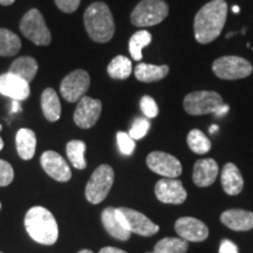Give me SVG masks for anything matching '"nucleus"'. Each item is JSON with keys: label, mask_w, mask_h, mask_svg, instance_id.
<instances>
[{"label": "nucleus", "mask_w": 253, "mask_h": 253, "mask_svg": "<svg viewBox=\"0 0 253 253\" xmlns=\"http://www.w3.org/2000/svg\"><path fill=\"white\" fill-rule=\"evenodd\" d=\"M225 0H212L197 12L194 21L195 39L199 43H210L221 34L226 23Z\"/></svg>", "instance_id": "nucleus-1"}, {"label": "nucleus", "mask_w": 253, "mask_h": 253, "mask_svg": "<svg viewBox=\"0 0 253 253\" xmlns=\"http://www.w3.org/2000/svg\"><path fill=\"white\" fill-rule=\"evenodd\" d=\"M25 229L31 238L39 244L53 245L58 240L59 229L55 217L42 207H33L27 211Z\"/></svg>", "instance_id": "nucleus-2"}, {"label": "nucleus", "mask_w": 253, "mask_h": 253, "mask_svg": "<svg viewBox=\"0 0 253 253\" xmlns=\"http://www.w3.org/2000/svg\"><path fill=\"white\" fill-rule=\"evenodd\" d=\"M84 27L95 42L104 43L112 40L115 33V23L108 5L97 1L88 6L84 14Z\"/></svg>", "instance_id": "nucleus-3"}, {"label": "nucleus", "mask_w": 253, "mask_h": 253, "mask_svg": "<svg viewBox=\"0 0 253 253\" xmlns=\"http://www.w3.org/2000/svg\"><path fill=\"white\" fill-rule=\"evenodd\" d=\"M169 14V6L163 0H142L131 12V24L137 27H149L162 23Z\"/></svg>", "instance_id": "nucleus-4"}, {"label": "nucleus", "mask_w": 253, "mask_h": 253, "mask_svg": "<svg viewBox=\"0 0 253 253\" xmlns=\"http://www.w3.org/2000/svg\"><path fill=\"white\" fill-rule=\"evenodd\" d=\"M114 184V170L108 164L99 166L91 173L84 195L91 204H100L108 196Z\"/></svg>", "instance_id": "nucleus-5"}, {"label": "nucleus", "mask_w": 253, "mask_h": 253, "mask_svg": "<svg viewBox=\"0 0 253 253\" xmlns=\"http://www.w3.org/2000/svg\"><path fill=\"white\" fill-rule=\"evenodd\" d=\"M224 104L223 97L212 90L192 91L186 95L183 101V107L189 115L199 116L207 114H216Z\"/></svg>", "instance_id": "nucleus-6"}, {"label": "nucleus", "mask_w": 253, "mask_h": 253, "mask_svg": "<svg viewBox=\"0 0 253 253\" xmlns=\"http://www.w3.org/2000/svg\"><path fill=\"white\" fill-rule=\"evenodd\" d=\"M212 72L221 80H239L252 74L253 66L242 56L226 55L214 60Z\"/></svg>", "instance_id": "nucleus-7"}, {"label": "nucleus", "mask_w": 253, "mask_h": 253, "mask_svg": "<svg viewBox=\"0 0 253 253\" xmlns=\"http://www.w3.org/2000/svg\"><path fill=\"white\" fill-rule=\"evenodd\" d=\"M20 31L28 40L38 46H48L52 36L39 9L32 8L21 19Z\"/></svg>", "instance_id": "nucleus-8"}, {"label": "nucleus", "mask_w": 253, "mask_h": 253, "mask_svg": "<svg viewBox=\"0 0 253 253\" xmlns=\"http://www.w3.org/2000/svg\"><path fill=\"white\" fill-rule=\"evenodd\" d=\"M116 213L126 229H128L131 233H136L143 237H150L156 235L160 231V226L151 221L147 216L138 211L132 210L129 208H118Z\"/></svg>", "instance_id": "nucleus-9"}, {"label": "nucleus", "mask_w": 253, "mask_h": 253, "mask_svg": "<svg viewBox=\"0 0 253 253\" xmlns=\"http://www.w3.org/2000/svg\"><path fill=\"white\" fill-rule=\"evenodd\" d=\"M89 74L84 69H77V71L69 73L67 77L63 79L60 84V93L66 101L74 103L84 96V94L89 89Z\"/></svg>", "instance_id": "nucleus-10"}, {"label": "nucleus", "mask_w": 253, "mask_h": 253, "mask_svg": "<svg viewBox=\"0 0 253 253\" xmlns=\"http://www.w3.org/2000/svg\"><path fill=\"white\" fill-rule=\"evenodd\" d=\"M147 166L151 171L167 178H177L182 173V164L172 155L163 151H153L148 155Z\"/></svg>", "instance_id": "nucleus-11"}, {"label": "nucleus", "mask_w": 253, "mask_h": 253, "mask_svg": "<svg viewBox=\"0 0 253 253\" xmlns=\"http://www.w3.org/2000/svg\"><path fill=\"white\" fill-rule=\"evenodd\" d=\"M102 112V102L89 96L81 97L74 112V122L82 129H89L99 121Z\"/></svg>", "instance_id": "nucleus-12"}, {"label": "nucleus", "mask_w": 253, "mask_h": 253, "mask_svg": "<svg viewBox=\"0 0 253 253\" xmlns=\"http://www.w3.org/2000/svg\"><path fill=\"white\" fill-rule=\"evenodd\" d=\"M155 195L157 199L166 204H182L184 203L188 194L179 179L162 178L155 185Z\"/></svg>", "instance_id": "nucleus-13"}, {"label": "nucleus", "mask_w": 253, "mask_h": 253, "mask_svg": "<svg viewBox=\"0 0 253 253\" xmlns=\"http://www.w3.org/2000/svg\"><path fill=\"white\" fill-rule=\"evenodd\" d=\"M40 163L47 175L58 182H68L72 177L71 168L61 155L53 150L45 151L40 157Z\"/></svg>", "instance_id": "nucleus-14"}, {"label": "nucleus", "mask_w": 253, "mask_h": 253, "mask_svg": "<svg viewBox=\"0 0 253 253\" xmlns=\"http://www.w3.org/2000/svg\"><path fill=\"white\" fill-rule=\"evenodd\" d=\"M178 236L186 242H204L209 237V229L202 220L194 217L178 218L175 223Z\"/></svg>", "instance_id": "nucleus-15"}, {"label": "nucleus", "mask_w": 253, "mask_h": 253, "mask_svg": "<svg viewBox=\"0 0 253 253\" xmlns=\"http://www.w3.org/2000/svg\"><path fill=\"white\" fill-rule=\"evenodd\" d=\"M0 94L12 100H27L31 94L30 82L9 72L5 73L0 75Z\"/></svg>", "instance_id": "nucleus-16"}, {"label": "nucleus", "mask_w": 253, "mask_h": 253, "mask_svg": "<svg viewBox=\"0 0 253 253\" xmlns=\"http://www.w3.org/2000/svg\"><path fill=\"white\" fill-rule=\"evenodd\" d=\"M218 171H219V168L213 158H202L195 163L192 179L199 188L210 186L216 181Z\"/></svg>", "instance_id": "nucleus-17"}, {"label": "nucleus", "mask_w": 253, "mask_h": 253, "mask_svg": "<svg viewBox=\"0 0 253 253\" xmlns=\"http://www.w3.org/2000/svg\"><path fill=\"white\" fill-rule=\"evenodd\" d=\"M220 221L233 231H249L253 229V212L242 209H231L221 213Z\"/></svg>", "instance_id": "nucleus-18"}, {"label": "nucleus", "mask_w": 253, "mask_h": 253, "mask_svg": "<svg viewBox=\"0 0 253 253\" xmlns=\"http://www.w3.org/2000/svg\"><path fill=\"white\" fill-rule=\"evenodd\" d=\"M101 219H102L104 229L113 238L121 240V242H126V240L130 238L131 232L123 225L121 219H120L118 213H116L115 208L110 207L104 209L102 214H101Z\"/></svg>", "instance_id": "nucleus-19"}, {"label": "nucleus", "mask_w": 253, "mask_h": 253, "mask_svg": "<svg viewBox=\"0 0 253 253\" xmlns=\"http://www.w3.org/2000/svg\"><path fill=\"white\" fill-rule=\"evenodd\" d=\"M221 186L225 194L236 196L242 192L244 188V178L240 173L238 167L233 163H226L221 170Z\"/></svg>", "instance_id": "nucleus-20"}, {"label": "nucleus", "mask_w": 253, "mask_h": 253, "mask_svg": "<svg viewBox=\"0 0 253 253\" xmlns=\"http://www.w3.org/2000/svg\"><path fill=\"white\" fill-rule=\"evenodd\" d=\"M15 144L21 160L30 161L34 157L37 150V136L31 129L21 128L15 136Z\"/></svg>", "instance_id": "nucleus-21"}, {"label": "nucleus", "mask_w": 253, "mask_h": 253, "mask_svg": "<svg viewBox=\"0 0 253 253\" xmlns=\"http://www.w3.org/2000/svg\"><path fill=\"white\" fill-rule=\"evenodd\" d=\"M41 108L45 118L49 122L59 121L61 116V103L58 94L53 88H46L41 94Z\"/></svg>", "instance_id": "nucleus-22"}, {"label": "nucleus", "mask_w": 253, "mask_h": 253, "mask_svg": "<svg viewBox=\"0 0 253 253\" xmlns=\"http://www.w3.org/2000/svg\"><path fill=\"white\" fill-rule=\"evenodd\" d=\"M169 66L149 65V63H138L135 68V77L138 81L150 84L162 80L169 74Z\"/></svg>", "instance_id": "nucleus-23"}, {"label": "nucleus", "mask_w": 253, "mask_h": 253, "mask_svg": "<svg viewBox=\"0 0 253 253\" xmlns=\"http://www.w3.org/2000/svg\"><path fill=\"white\" fill-rule=\"evenodd\" d=\"M38 68H39V66H38L36 59L32 58V56H21V58H18L12 62L8 72L18 75L27 82H31L36 78Z\"/></svg>", "instance_id": "nucleus-24"}, {"label": "nucleus", "mask_w": 253, "mask_h": 253, "mask_svg": "<svg viewBox=\"0 0 253 253\" xmlns=\"http://www.w3.org/2000/svg\"><path fill=\"white\" fill-rule=\"evenodd\" d=\"M20 49V38L7 28H0V56H13Z\"/></svg>", "instance_id": "nucleus-25"}, {"label": "nucleus", "mask_w": 253, "mask_h": 253, "mask_svg": "<svg viewBox=\"0 0 253 253\" xmlns=\"http://www.w3.org/2000/svg\"><path fill=\"white\" fill-rule=\"evenodd\" d=\"M132 71V65L130 59L123 55L115 56L107 67L109 77L115 80H126L130 77Z\"/></svg>", "instance_id": "nucleus-26"}, {"label": "nucleus", "mask_w": 253, "mask_h": 253, "mask_svg": "<svg viewBox=\"0 0 253 253\" xmlns=\"http://www.w3.org/2000/svg\"><path fill=\"white\" fill-rule=\"evenodd\" d=\"M66 151H67L68 160L73 167L77 168L79 170L84 169L87 167L86 157H84V154H86V143L84 141L73 140L68 142L67 147H66Z\"/></svg>", "instance_id": "nucleus-27"}, {"label": "nucleus", "mask_w": 253, "mask_h": 253, "mask_svg": "<svg viewBox=\"0 0 253 253\" xmlns=\"http://www.w3.org/2000/svg\"><path fill=\"white\" fill-rule=\"evenodd\" d=\"M151 40H153V36L145 30L138 31L132 34L130 40H129V52H130L131 58L136 61H141L143 58L142 49L149 46Z\"/></svg>", "instance_id": "nucleus-28"}, {"label": "nucleus", "mask_w": 253, "mask_h": 253, "mask_svg": "<svg viewBox=\"0 0 253 253\" xmlns=\"http://www.w3.org/2000/svg\"><path fill=\"white\" fill-rule=\"evenodd\" d=\"M189 148L194 151L195 154L204 155L210 151L211 149V141L207 137V135L203 131L198 129H192L186 137Z\"/></svg>", "instance_id": "nucleus-29"}, {"label": "nucleus", "mask_w": 253, "mask_h": 253, "mask_svg": "<svg viewBox=\"0 0 253 253\" xmlns=\"http://www.w3.org/2000/svg\"><path fill=\"white\" fill-rule=\"evenodd\" d=\"M188 242L182 238H163L155 245L154 253H186Z\"/></svg>", "instance_id": "nucleus-30"}, {"label": "nucleus", "mask_w": 253, "mask_h": 253, "mask_svg": "<svg viewBox=\"0 0 253 253\" xmlns=\"http://www.w3.org/2000/svg\"><path fill=\"white\" fill-rule=\"evenodd\" d=\"M150 128V122L144 118L136 119L132 123L130 130H129V136L132 140H141L145 135L148 134Z\"/></svg>", "instance_id": "nucleus-31"}, {"label": "nucleus", "mask_w": 253, "mask_h": 253, "mask_svg": "<svg viewBox=\"0 0 253 253\" xmlns=\"http://www.w3.org/2000/svg\"><path fill=\"white\" fill-rule=\"evenodd\" d=\"M116 138H118L120 151H121L123 155L129 156V155L134 153L136 144H135V141L132 140L130 136H129V134H126V132H123V131H119L118 135H116Z\"/></svg>", "instance_id": "nucleus-32"}, {"label": "nucleus", "mask_w": 253, "mask_h": 253, "mask_svg": "<svg viewBox=\"0 0 253 253\" xmlns=\"http://www.w3.org/2000/svg\"><path fill=\"white\" fill-rule=\"evenodd\" d=\"M142 112L148 119H154L158 115V107L156 101H155L153 97L149 96V95H144L141 99L140 102Z\"/></svg>", "instance_id": "nucleus-33"}, {"label": "nucleus", "mask_w": 253, "mask_h": 253, "mask_svg": "<svg viewBox=\"0 0 253 253\" xmlns=\"http://www.w3.org/2000/svg\"><path fill=\"white\" fill-rule=\"evenodd\" d=\"M14 170L7 161L0 160V186H7L13 182Z\"/></svg>", "instance_id": "nucleus-34"}, {"label": "nucleus", "mask_w": 253, "mask_h": 253, "mask_svg": "<svg viewBox=\"0 0 253 253\" xmlns=\"http://www.w3.org/2000/svg\"><path fill=\"white\" fill-rule=\"evenodd\" d=\"M60 11L65 13H73L79 8L81 0H54Z\"/></svg>", "instance_id": "nucleus-35"}, {"label": "nucleus", "mask_w": 253, "mask_h": 253, "mask_svg": "<svg viewBox=\"0 0 253 253\" xmlns=\"http://www.w3.org/2000/svg\"><path fill=\"white\" fill-rule=\"evenodd\" d=\"M219 253H238V248L236 244H233L231 240H223L219 248Z\"/></svg>", "instance_id": "nucleus-36"}, {"label": "nucleus", "mask_w": 253, "mask_h": 253, "mask_svg": "<svg viewBox=\"0 0 253 253\" xmlns=\"http://www.w3.org/2000/svg\"><path fill=\"white\" fill-rule=\"evenodd\" d=\"M99 253H126V252L123 251V250H121V249H116V248H112V246H107V248L101 249Z\"/></svg>", "instance_id": "nucleus-37"}, {"label": "nucleus", "mask_w": 253, "mask_h": 253, "mask_svg": "<svg viewBox=\"0 0 253 253\" xmlns=\"http://www.w3.org/2000/svg\"><path fill=\"white\" fill-rule=\"evenodd\" d=\"M21 110L20 107V101L13 100V103H12V113H18Z\"/></svg>", "instance_id": "nucleus-38"}, {"label": "nucleus", "mask_w": 253, "mask_h": 253, "mask_svg": "<svg viewBox=\"0 0 253 253\" xmlns=\"http://www.w3.org/2000/svg\"><path fill=\"white\" fill-rule=\"evenodd\" d=\"M227 110H229V106H227V104H225V103H224V104H223V106H221V107H220V108L217 110L216 115H217V116L224 115V114H226V113H227Z\"/></svg>", "instance_id": "nucleus-39"}, {"label": "nucleus", "mask_w": 253, "mask_h": 253, "mask_svg": "<svg viewBox=\"0 0 253 253\" xmlns=\"http://www.w3.org/2000/svg\"><path fill=\"white\" fill-rule=\"evenodd\" d=\"M14 1H15V0H0V5H2V6H9V5L13 4Z\"/></svg>", "instance_id": "nucleus-40"}, {"label": "nucleus", "mask_w": 253, "mask_h": 253, "mask_svg": "<svg viewBox=\"0 0 253 253\" xmlns=\"http://www.w3.org/2000/svg\"><path fill=\"white\" fill-rule=\"evenodd\" d=\"M217 130H218V126L213 125V126H210V132H211V134H213V132L217 131Z\"/></svg>", "instance_id": "nucleus-41"}, {"label": "nucleus", "mask_w": 253, "mask_h": 253, "mask_svg": "<svg viewBox=\"0 0 253 253\" xmlns=\"http://www.w3.org/2000/svg\"><path fill=\"white\" fill-rule=\"evenodd\" d=\"M2 148H4V141H2V138L0 137V151L2 150Z\"/></svg>", "instance_id": "nucleus-42"}, {"label": "nucleus", "mask_w": 253, "mask_h": 253, "mask_svg": "<svg viewBox=\"0 0 253 253\" xmlns=\"http://www.w3.org/2000/svg\"><path fill=\"white\" fill-rule=\"evenodd\" d=\"M232 11L235 12V13H238V12H239V7H238V6H233Z\"/></svg>", "instance_id": "nucleus-43"}, {"label": "nucleus", "mask_w": 253, "mask_h": 253, "mask_svg": "<svg viewBox=\"0 0 253 253\" xmlns=\"http://www.w3.org/2000/svg\"><path fill=\"white\" fill-rule=\"evenodd\" d=\"M79 253H93V252H91L90 250H81V251Z\"/></svg>", "instance_id": "nucleus-44"}, {"label": "nucleus", "mask_w": 253, "mask_h": 253, "mask_svg": "<svg viewBox=\"0 0 253 253\" xmlns=\"http://www.w3.org/2000/svg\"><path fill=\"white\" fill-rule=\"evenodd\" d=\"M1 129H2V126H1V125H0V130H1Z\"/></svg>", "instance_id": "nucleus-45"}, {"label": "nucleus", "mask_w": 253, "mask_h": 253, "mask_svg": "<svg viewBox=\"0 0 253 253\" xmlns=\"http://www.w3.org/2000/svg\"><path fill=\"white\" fill-rule=\"evenodd\" d=\"M147 253H154V252H147Z\"/></svg>", "instance_id": "nucleus-46"}, {"label": "nucleus", "mask_w": 253, "mask_h": 253, "mask_svg": "<svg viewBox=\"0 0 253 253\" xmlns=\"http://www.w3.org/2000/svg\"><path fill=\"white\" fill-rule=\"evenodd\" d=\"M0 208H1V204H0Z\"/></svg>", "instance_id": "nucleus-47"}, {"label": "nucleus", "mask_w": 253, "mask_h": 253, "mask_svg": "<svg viewBox=\"0 0 253 253\" xmlns=\"http://www.w3.org/2000/svg\"><path fill=\"white\" fill-rule=\"evenodd\" d=\"M0 253H2V252H0Z\"/></svg>", "instance_id": "nucleus-48"}]
</instances>
